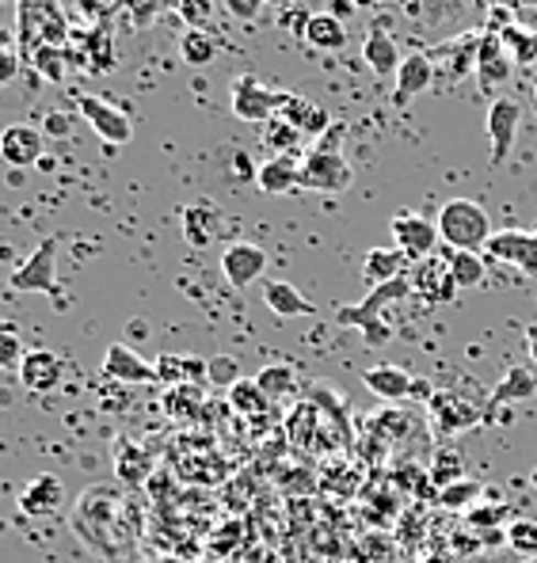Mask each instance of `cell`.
<instances>
[{
  "instance_id": "cell-13",
  "label": "cell",
  "mask_w": 537,
  "mask_h": 563,
  "mask_svg": "<svg viewBox=\"0 0 537 563\" xmlns=\"http://www.w3.org/2000/svg\"><path fill=\"white\" fill-rule=\"evenodd\" d=\"M523 126V103L511 96H495L489 107V137H492V164H503Z\"/></svg>"
},
{
  "instance_id": "cell-25",
  "label": "cell",
  "mask_w": 537,
  "mask_h": 563,
  "mask_svg": "<svg viewBox=\"0 0 537 563\" xmlns=\"http://www.w3.org/2000/svg\"><path fill=\"white\" fill-rule=\"evenodd\" d=\"M278 114H283V119L291 122V126L302 130V134H325V130H332V126H336V122L328 119L325 107L309 103V99H302V96H291V99H286V107H283Z\"/></svg>"
},
{
  "instance_id": "cell-8",
  "label": "cell",
  "mask_w": 537,
  "mask_h": 563,
  "mask_svg": "<svg viewBox=\"0 0 537 563\" xmlns=\"http://www.w3.org/2000/svg\"><path fill=\"white\" fill-rule=\"evenodd\" d=\"M484 255L495 263H511V267H518L523 275L537 278V229L534 233H526V229H500V233L489 240Z\"/></svg>"
},
{
  "instance_id": "cell-21",
  "label": "cell",
  "mask_w": 537,
  "mask_h": 563,
  "mask_svg": "<svg viewBox=\"0 0 537 563\" xmlns=\"http://www.w3.org/2000/svg\"><path fill=\"white\" fill-rule=\"evenodd\" d=\"M362 57H366V65L377 73V77H396V69H401V62H404L401 49H396V38L385 27H370L366 31Z\"/></svg>"
},
{
  "instance_id": "cell-51",
  "label": "cell",
  "mask_w": 537,
  "mask_h": 563,
  "mask_svg": "<svg viewBox=\"0 0 537 563\" xmlns=\"http://www.w3.org/2000/svg\"><path fill=\"white\" fill-rule=\"evenodd\" d=\"M427 563H458V560H450V556H431Z\"/></svg>"
},
{
  "instance_id": "cell-17",
  "label": "cell",
  "mask_w": 537,
  "mask_h": 563,
  "mask_svg": "<svg viewBox=\"0 0 537 563\" xmlns=\"http://www.w3.org/2000/svg\"><path fill=\"white\" fill-rule=\"evenodd\" d=\"M435 65H431V57L427 54H408L401 62V69H396V88H393V103L396 107H404L408 99H416V96H424L427 88L435 85Z\"/></svg>"
},
{
  "instance_id": "cell-54",
  "label": "cell",
  "mask_w": 537,
  "mask_h": 563,
  "mask_svg": "<svg viewBox=\"0 0 537 563\" xmlns=\"http://www.w3.org/2000/svg\"><path fill=\"white\" fill-rule=\"evenodd\" d=\"M523 563H537V556H530V560H523Z\"/></svg>"
},
{
  "instance_id": "cell-24",
  "label": "cell",
  "mask_w": 537,
  "mask_h": 563,
  "mask_svg": "<svg viewBox=\"0 0 537 563\" xmlns=\"http://www.w3.org/2000/svg\"><path fill=\"white\" fill-rule=\"evenodd\" d=\"M302 35H305V43L317 46V49H340L347 43L343 20H340V15H332V12H313L309 20H305Z\"/></svg>"
},
{
  "instance_id": "cell-14",
  "label": "cell",
  "mask_w": 537,
  "mask_h": 563,
  "mask_svg": "<svg viewBox=\"0 0 537 563\" xmlns=\"http://www.w3.org/2000/svg\"><path fill=\"white\" fill-rule=\"evenodd\" d=\"M62 377H65L62 354L46 351V346H35V351L23 354V362H20V385L28 388V393H35V396L54 393V388L62 385Z\"/></svg>"
},
{
  "instance_id": "cell-18",
  "label": "cell",
  "mask_w": 537,
  "mask_h": 563,
  "mask_svg": "<svg viewBox=\"0 0 537 563\" xmlns=\"http://www.w3.org/2000/svg\"><path fill=\"white\" fill-rule=\"evenodd\" d=\"M362 385H366L377 400H390V404L404 400V396H412V393H427V385H419V380L401 366H370L366 374H362Z\"/></svg>"
},
{
  "instance_id": "cell-5",
  "label": "cell",
  "mask_w": 537,
  "mask_h": 563,
  "mask_svg": "<svg viewBox=\"0 0 537 563\" xmlns=\"http://www.w3.org/2000/svg\"><path fill=\"white\" fill-rule=\"evenodd\" d=\"M412 294L427 305H446L461 294L458 289V278L450 271V255L439 252V255H427V260L412 263Z\"/></svg>"
},
{
  "instance_id": "cell-47",
  "label": "cell",
  "mask_w": 537,
  "mask_h": 563,
  "mask_svg": "<svg viewBox=\"0 0 537 563\" xmlns=\"http://www.w3.org/2000/svg\"><path fill=\"white\" fill-rule=\"evenodd\" d=\"M526 354H530V362L537 366V324L526 328Z\"/></svg>"
},
{
  "instance_id": "cell-43",
  "label": "cell",
  "mask_w": 537,
  "mask_h": 563,
  "mask_svg": "<svg viewBox=\"0 0 537 563\" xmlns=\"http://www.w3.org/2000/svg\"><path fill=\"white\" fill-rule=\"evenodd\" d=\"M20 77V54L12 46H0V88Z\"/></svg>"
},
{
  "instance_id": "cell-34",
  "label": "cell",
  "mask_w": 537,
  "mask_h": 563,
  "mask_svg": "<svg viewBox=\"0 0 537 563\" xmlns=\"http://www.w3.org/2000/svg\"><path fill=\"white\" fill-rule=\"evenodd\" d=\"M179 54H184L187 65L202 69V65H210L213 57H218V43H213L206 31H187V35L179 38Z\"/></svg>"
},
{
  "instance_id": "cell-46",
  "label": "cell",
  "mask_w": 537,
  "mask_h": 563,
  "mask_svg": "<svg viewBox=\"0 0 537 563\" xmlns=\"http://www.w3.org/2000/svg\"><path fill=\"white\" fill-rule=\"evenodd\" d=\"M226 4H229V12H233V15H241V20H252V15L263 8V0H226Z\"/></svg>"
},
{
  "instance_id": "cell-10",
  "label": "cell",
  "mask_w": 537,
  "mask_h": 563,
  "mask_svg": "<svg viewBox=\"0 0 537 563\" xmlns=\"http://www.w3.org/2000/svg\"><path fill=\"white\" fill-rule=\"evenodd\" d=\"M99 377L114 380V385H153L156 362H145L142 354L127 343H111L103 354V366H99Z\"/></svg>"
},
{
  "instance_id": "cell-1",
  "label": "cell",
  "mask_w": 537,
  "mask_h": 563,
  "mask_svg": "<svg viewBox=\"0 0 537 563\" xmlns=\"http://www.w3.org/2000/svg\"><path fill=\"white\" fill-rule=\"evenodd\" d=\"M435 225H439V236L450 252H484L495 236L489 213L473 198H450L435 218Z\"/></svg>"
},
{
  "instance_id": "cell-44",
  "label": "cell",
  "mask_w": 537,
  "mask_h": 563,
  "mask_svg": "<svg viewBox=\"0 0 537 563\" xmlns=\"http://www.w3.org/2000/svg\"><path fill=\"white\" fill-rule=\"evenodd\" d=\"M73 130V114H62V111H50L46 122H43V134L50 137H69Z\"/></svg>"
},
{
  "instance_id": "cell-48",
  "label": "cell",
  "mask_w": 537,
  "mask_h": 563,
  "mask_svg": "<svg viewBox=\"0 0 537 563\" xmlns=\"http://www.w3.org/2000/svg\"><path fill=\"white\" fill-rule=\"evenodd\" d=\"M237 172H241V176H252V168H248V156L244 153H237Z\"/></svg>"
},
{
  "instance_id": "cell-23",
  "label": "cell",
  "mask_w": 537,
  "mask_h": 563,
  "mask_svg": "<svg viewBox=\"0 0 537 563\" xmlns=\"http://www.w3.org/2000/svg\"><path fill=\"white\" fill-rule=\"evenodd\" d=\"M404 252L401 247H370L366 260H362V278L370 282V286H390L404 275Z\"/></svg>"
},
{
  "instance_id": "cell-16",
  "label": "cell",
  "mask_w": 537,
  "mask_h": 563,
  "mask_svg": "<svg viewBox=\"0 0 537 563\" xmlns=\"http://www.w3.org/2000/svg\"><path fill=\"white\" fill-rule=\"evenodd\" d=\"M511 69H515V62H511L507 46L500 43V35L484 31V46L481 57H476V85H481V92H489L495 99V92L511 80Z\"/></svg>"
},
{
  "instance_id": "cell-42",
  "label": "cell",
  "mask_w": 537,
  "mask_h": 563,
  "mask_svg": "<svg viewBox=\"0 0 537 563\" xmlns=\"http://www.w3.org/2000/svg\"><path fill=\"white\" fill-rule=\"evenodd\" d=\"M431 479L439 484V492H442V487H450V484H458V479H465V476H461V457H458V453H450V457L435 461Z\"/></svg>"
},
{
  "instance_id": "cell-4",
  "label": "cell",
  "mask_w": 537,
  "mask_h": 563,
  "mask_svg": "<svg viewBox=\"0 0 537 563\" xmlns=\"http://www.w3.org/2000/svg\"><path fill=\"white\" fill-rule=\"evenodd\" d=\"M8 286L20 294H57V236H46L20 267L12 271Z\"/></svg>"
},
{
  "instance_id": "cell-52",
  "label": "cell",
  "mask_w": 537,
  "mask_h": 563,
  "mask_svg": "<svg viewBox=\"0 0 537 563\" xmlns=\"http://www.w3.org/2000/svg\"><path fill=\"white\" fill-rule=\"evenodd\" d=\"M354 4H359V8H370V4H377V0H354Z\"/></svg>"
},
{
  "instance_id": "cell-37",
  "label": "cell",
  "mask_w": 537,
  "mask_h": 563,
  "mask_svg": "<svg viewBox=\"0 0 537 563\" xmlns=\"http://www.w3.org/2000/svg\"><path fill=\"white\" fill-rule=\"evenodd\" d=\"M507 544L526 560L537 556V521H530V518L511 521V526H507Z\"/></svg>"
},
{
  "instance_id": "cell-22",
  "label": "cell",
  "mask_w": 537,
  "mask_h": 563,
  "mask_svg": "<svg viewBox=\"0 0 537 563\" xmlns=\"http://www.w3.org/2000/svg\"><path fill=\"white\" fill-rule=\"evenodd\" d=\"M80 43L77 49L69 46L73 65H85L88 73H107L114 65V43L107 31H88V35H77Z\"/></svg>"
},
{
  "instance_id": "cell-33",
  "label": "cell",
  "mask_w": 537,
  "mask_h": 563,
  "mask_svg": "<svg viewBox=\"0 0 537 563\" xmlns=\"http://www.w3.org/2000/svg\"><path fill=\"white\" fill-rule=\"evenodd\" d=\"M263 130H267V134H263V145L275 148V156H291L297 148V141H302V130L291 126L283 114H275L271 122H263Z\"/></svg>"
},
{
  "instance_id": "cell-39",
  "label": "cell",
  "mask_w": 537,
  "mask_h": 563,
  "mask_svg": "<svg viewBox=\"0 0 537 563\" xmlns=\"http://www.w3.org/2000/svg\"><path fill=\"white\" fill-rule=\"evenodd\" d=\"M503 521H507V507H503V503H489V507L476 503V507L469 510V526L473 529H503Z\"/></svg>"
},
{
  "instance_id": "cell-19",
  "label": "cell",
  "mask_w": 537,
  "mask_h": 563,
  "mask_svg": "<svg viewBox=\"0 0 537 563\" xmlns=\"http://www.w3.org/2000/svg\"><path fill=\"white\" fill-rule=\"evenodd\" d=\"M263 305L283 320L313 317V312H317V305H313L294 282H283V278H263Z\"/></svg>"
},
{
  "instance_id": "cell-11",
  "label": "cell",
  "mask_w": 537,
  "mask_h": 563,
  "mask_svg": "<svg viewBox=\"0 0 537 563\" xmlns=\"http://www.w3.org/2000/svg\"><path fill=\"white\" fill-rule=\"evenodd\" d=\"M43 148H46V134L39 126L12 122V126L0 130V161L8 168H35L43 161Z\"/></svg>"
},
{
  "instance_id": "cell-29",
  "label": "cell",
  "mask_w": 537,
  "mask_h": 563,
  "mask_svg": "<svg viewBox=\"0 0 537 563\" xmlns=\"http://www.w3.org/2000/svg\"><path fill=\"white\" fill-rule=\"evenodd\" d=\"M500 43L507 46V54L515 65H537V31L507 23V27L500 31Z\"/></svg>"
},
{
  "instance_id": "cell-2",
  "label": "cell",
  "mask_w": 537,
  "mask_h": 563,
  "mask_svg": "<svg viewBox=\"0 0 537 563\" xmlns=\"http://www.w3.org/2000/svg\"><path fill=\"white\" fill-rule=\"evenodd\" d=\"M286 92H275V88L260 85L252 73L233 80V92H229V103H233V114L244 122H271L278 111L286 107Z\"/></svg>"
},
{
  "instance_id": "cell-49",
  "label": "cell",
  "mask_w": 537,
  "mask_h": 563,
  "mask_svg": "<svg viewBox=\"0 0 537 563\" xmlns=\"http://www.w3.org/2000/svg\"><path fill=\"white\" fill-rule=\"evenodd\" d=\"M12 27H0V46H8V43H12Z\"/></svg>"
},
{
  "instance_id": "cell-30",
  "label": "cell",
  "mask_w": 537,
  "mask_h": 563,
  "mask_svg": "<svg viewBox=\"0 0 537 563\" xmlns=\"http://www.w3.org/2000/svg\"><path fill=\"white\" fill-rule=\"evenodd\" d=\"M218 213L210 210V206H187L184 210V236L187 244L195 247H206L213 240V225H218Z\"/></svg>"
},
{
  "instance_id": "cell-31",
  "label": "cell",
  "mask_w": 537,
  "mask_h": 563,
  "mask_svg": "<svg viewBox=\"0 0 537 563\" xmlns=\"http://www.w3.org/2000/svg\"><path fill=\"white\" fill-rule=\"evenodd\" d=\"M450 255V271H453V278H458V289H476L484 282V255H476V252H446Z\"/></svg>"
},
{
  "instance_id": "cell-15",
  "label": "cell",
  "mask_w": 537,
  "mask_h": 563,
  "mask_svg": "<svg viewBox=\"0 0 537 563\" xmlns=\"http://www.w3.org/2000/svg\"><path fill=\"white\" fill-rule=\"evenodd\" d=\"M65 499H69V492H65L62 479L54 472H43L20 492V510L28 518H54L65 507Z\"/></svg>"
},
{
  "instance_id": "cell-20",
  "label": "cell",
  "mask_w": 537,
  "mask_h": 563,
  "mask_svg": "<svg viewBox=\"0 0 537 563\" xmlns=\"http://www.w3.org/2000/svg\"><path fill=\"white\" fill-rule=\"evenodd\" d=\"M255 184L263 195H291L294 187H302V164L294 156H271L255 168Z\"/></svg>"
},
{
  "instance_id": "cell-3",
  "label": "cell",
  "mask_w": 537,
  "mask_h": 563,
  "mask_svg": "<svg viewBox=\"0 0 537 563\" xmlns=\"http://www.w3.org/2000/svg\"><path fill=\"white\" fill-rule=\"evenodd\" d=\"M481 46H484V31H469V35H458V38H450V43H439L435 54H427V57H431L435 73L446 77V85H461V80L476 73Z\"/></svg>"
},
{
  "instance_id": "cell-35",
  "label": "cell",
  "mask_w": 537,
  "mask_h": 563,
  "mask_svg": "<svg viewBox=\"0 0 537 563\" xmlns=\"http://www.w3.org/2000/svg\"><path fill=\"white\" fill-rule=\"evenodd\" d=\"M229 400H233V408L241 411V416H260L263 408H267V396H263V388L255 385V380H237L233 388H229Z\"/></svg>"
},
{
  "instance_id": "cell-28",
  "label": "cell",
  "mask_w": 537,
  "mask_h": 563,
  "mask_svg": "<svg viewBox=\"0 0 537 563\" xmlns=\"http://www.w3.org/2000/svg\"><path fill=\"white\" fill-rule=\"evenodd\" d=\"M31 65H35L39 77H43L46 85H65V77H69V65H73V54L65 46H39L35 54H31Z\"/></svg>"
},
{
  "instance_id": "cell-36",
  "label": "cell",
  "mask_w": 537,
  "mask_h": 563,
  "mask_svg": "<svg viewBox=\"0 0 537 563\" xmlns=\"http://www.w3.org/2000/svg\"><path fill=\"white\" fill-rule=\"evenodd\" d=\"M481 492H484V487L476 484V479H458V484H450V487H442V492H439V507L465 510V507H473V503H481Z\"/></svg>"
},
{
  "instance_id": "cell-53",
  "label": "cell",
  "mask_w": 537,
  "mask_h": 563,
  "mask_svg": "<svg viewBox=\"0 0 537 563\" xmlns=\"http://www.w3.org/2000/svg\"><path fill=\"white\" fill-rule=\"evenodd\" d=\"M530 479H534V487H537V468H534V476H530Z\"/></svg>"
},
{
  "instance_id": "cell-6",
  "label": "cell",
  "mask_w": 537,
  "mask_h": 563,
  "mask_svg": "<svg viewBox=\"0 0 537 563\" xmlns=\"http://www.w3.org/2000/svg\"><path fill=\"white\" fill-rule=\"evenodd\" d=\"M354 172L351 164L343 161L340 148H313L302 161V187L309 190H325V195H340V190L351 187Z\"/></svg>"
},
{
  "instance_id": "cell-26",
  "label": "cell",
  "mask_w": 537,
  "mask_h": 563,
  "mask_svg": "<svg viewBox=\"0 0 537 563\" xmlns=\"http://www.w3.org/2000/svg\"><path fill=\"white\" fill-rule=\"evenodd\" d=\"M156 380L161 385H195V380H206V362L187 358V354H164L156 362Z\"/></svg>"
},
{
  "instance_id": "cell-50",
  "label": "cell",
  "mask_w": 537,
  "mask_h": 563,
  "mask_svg": "<svg viewBox=\"0 0 537 563\" xmlns=\"http://www.w3.org/2000/svg\"><path fill=\"white\" fill-rule=\"evenodd\" d=\"M515 8H537V0H511Z\"/></svg>"
},
{
  "instance_id": "cell-55",
  "label": "cell",
  "mask_w": 537,
  "mask_h": 563,
  "mask_svg": "<svg viewBox=\"0 0 537 563\" xmlns=\"http://www.w3.org/2000/svg\"><path fill=\"white\" fill-rule=\"evenodd\" d=\"M4 4H20V0H4Z\"/></svg>"
},
{
  "instance_id": "cell-45",
  "label": "cell",
  "mask_w": 537,
  "mask_h": 563,
  "mask_svg": "<svg viewBox=\"0 0 537 563\" xmlns=\"http://www.w3.org/2000/svg\"><path fill=\"white\" fill-rule=\"evenodd\" d=\"M127 8H134L130 15H134V23H142V27H145V23L153 20V12H156V0H127Z\"/></svg>"
},
{
  "instance_id": "cell-7",
  "label": "cell",
  "mask_w": 537,
  "mask_h": 563,
  "mask_svg": "<svg viewBox=\"0 0 537 563\" xmlns=\"http://www.w3.org/2000/svg\"><path fill=\"white\" fill-rule=\"evenodd\" d=\"M77 111H80V119H85L88 126L107 141V145H127V141L134 137V122H130V114L119 111V107H111L107 99L85 92L77 99Z\"/></svg>"
},
{
  "instance_id": "cell-12",
  "label": "cell",
  "mask_w": 537,
  "mask_h": 563,
  "mask_svg": "<svg viewBox=\"0 0 537 563\" xmlns=\"http://www.w3.org/2000/svg\"><path fill=\"white\" fill-rule=\"evenodd\" d=\"M267 271V252L260 244H248V240H237L221 252V275L233 289H248L252 282L263 278Z\"/></svg>"
},
{
  "instance_id": "cell-41",
  "label": "cell",
  "mask_w": 537,
  "mask_h": 563,
  "mask_svg": "<svg viewBox=\"0 0 537 563\" xmlns=\"http://www.w3.org/2000/svg\"><path fill=\"white\" fill-rule=\"evenodd\" d=\"M179 15L184 23H191V31H202V23L213 15V0H179Z\"/></svg>"
},
{
  "instance_id": "cell-27",
  "label": "cell",
  "mask_w": 537,
  "mask_h": 563,
  "mask_svg": "<svg viewBox=\"0 0 537 563\" xmlns=\"http://www.w3.org/2000/svg\"><path fill=\"white\" fill-rule=\"evenodd\" d=\"M431 416H435L439 427H446L453 434V430L476 422L481 408H476V404H469V400H461V396H435V400H431Z\"/></svg>"
},
{
  "instance_id": "cell-9",
  "label": "cell",
  "mask_w": 537,
  "mask_h": 563,
  "mask_svg": "<svg viewBox=\"0 0 537 563\" xmlns=\"http://www.w3.org/2000/svg\"><path fill=\"white\" fill-rule=\"evenodd\" d=\"M439 240H442L439 225L419 218V213H396L393 218V247H401L404 260H412V263L427 260V255H435Z\"/></svg>"
},
{
  "instance_id": "cell-40",
  "label": "cell",
  "mask_w": 537,
  "mask_h": 563,
  "mask_svg": "<svg viewBox=\"0 0 537 563\" xmlns=\"http://www.w3.org/2000/svg\"><path fill=\"white\" fill-rule=\"evenodd\" d=\"M23 354L28 351H23L20 335L12 328H0V369H20Z\"/></svg>"
},
{
  "instance_id": "cell-32",
  "label": "cell",
  "mask_w": 537,
  "mask_h": 563,
  "mask_svg": "<svg viewBox=\"0 0 537 563\" xmlns=\"http://www.w3.org/2000/svg\"><path fill=\"white\" fill-rule=\"evenodd\" d=\"M255 385L263 388L267 400H283V396H291L297 388V377L291 366H263L260 374H255Z\"/></svg>"
},
{
  "instance_id": "cell-38",
  "label": "cell",
  "mask_w": 537,
  "mask_h": 563,
  "mask_svg": "<svg viewBox=\"0 0 537 563\" xmlns=\"http://www.w3.org/2000/svg\"><path fill=\"white\" fill-rule=\"evenodd\" d=\"M206 380H210V385L233 388L237 380H241V366H237V358H210L206 362Z\"/></svg>"
}]
</instances>
